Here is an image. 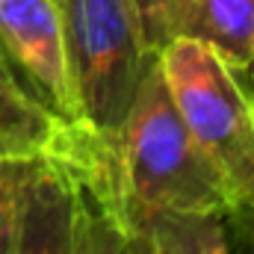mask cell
Instances as JSON below:
<instances>
[{"mask_svg":"<svg viewBox=\"0 0 254 254\" xmlns=\"http://www.w3.org/2000/svg\"><path fill=\"white\" fill-rule=\"evenodd\" d=\"M127 219L151 213H228L237 190L213 157L192 139L151 60L125 125L116 136Z\"/></svg>","mask_w":254,"mask_h":254,"instance_id":"obj_1","label":"cell"},{"mask_svg":"<svg viewBox=\"0 0 254 254\" xmlns=\"http://www.w3.org/2000/svg\"><path fill=\"white\" fill-rule=\"evenodd\" d=\"M71 92L80 119L116 139L157 57L130 0H57Z\"/></svg>","mask_w":254,"mask_h":254,"instance_id":"obj_2","label":"cell"},{"mask_svg":"<svg viewBox=\"0 0 254 254\" xmlns=\"http://www.w3.org/2000/svg\"><path fill=\"white\" fill-rule=\"evenodd\" d=\"M157 63L181 122L243 198L254 172V110L234 71L213 48L187 36L169 39Z\"/></svg>","mask_w":254,"mask_h":254,"instance_id":"obj_3","label":"cell"},{"mask_svg":"<svg viewBox=\"0 0 254 254\" xmlns=\"http://www.w3.org/2000/svg\"><path fill=\"white\" fill-rule=\"evenodd\" d=\"M113 142L86 122L63 119L0 48V154L71 169L95 160Z\"/></svg>","mask_w":254,"mask_h":254,"instance_id":"obj_4","label":"cell"},{"mask_svg":"<svg viewBox=\"0 0 254 254\" xmlns=\"http://www.w3.org/2000/svg\"><path fill=\"white\" fill-rule=\"evenodd\" d=\"M0 48L63 119L83 122L68 80L57 0H0Z\"/></svg>","mask_w":254,"mask_h":254,"instance_id":"obj_5","label":"cell"},{"mask_svg":"<svg viewBox=\"0 0 254 254\" xmlns=\"http://www.w3.org/2000/svg\"><path fill=\"white\" fill-rule=\"evenodd\" d=\"M65 175L74 190L71 254H133L122 198L119 148L92 166L65 169Z\"/></svg>","mask_w":254,"mask_h":254,"instance_id":"obj_6","label":"cell"},{"mask_svg":"<svg viewBox=\"0 0 254 254\" xmlns=\"http://www.w3.org/2000/svg\"><path fill=\"white\" fill-rule=\"evenodd\" d=\"M74 190L60 166H39L27 184L12 254H71Z\"/></svg>","mask_w":254,"mask_h":254,"instance_id":"obj_7","label":"cell"},{"mask_svg":"<svg viewBox=\"0 0 254 254\" xmlns=\"http://www.w3.org/2000/svg\"><path fill=\"white\" fill-rule=\"evenodd\" d=\"M175 36L204 42L237 68L254 48V0H172L169 39Z\"/></svg>","mask_w":254,"mask_h":254,"instance_id":"obj_8","label":"cell"},{"mask_svg":"<svg viewBox=\"0 0 254 254\" xmlns=\"http://www.w3.org/2000/svg\"><path fill=\"white\" fill-rule=\"evenodd\" d=\"M133 254H231L225 213H151L127 219Z\"/></svg>","mask_w":254,"mask_h":254,"instance_id":"obj_9","label":"cell"},{"mask_svg":"<svg viewBox=\"0 0 254 254\" xmlns=\"http://www.w3.org/2000/svg\"><path fill=\"white\" fill-rule=\"evenodd\" d=\"M39 166L45 163L0 154V254L15 252L24 192H27V184L33 181V175L39 172Z\"/></svg>","mask_w":254,"mask_h":254,"instance_id":"obj_10","label":"cell"},{"mask_svg":"<svg viewBox=\"0 0 254 254\" xmlns=\"http://www.w3.org/2000/svg\"><path fill=\"white\" fill-rule=\"evenodd\" d=\"M139 24H142V36L148 42V48L157 54L166 42H169V3L172 0H130Z\"/></svg>","mask_w":254,"mask_h":254,"instance_id":"obj_11","label":"cell"},{"mask_svg":"<svg viewBox=\"0 0 254 254\" xmlns=\"http://www.w3.org/2000/svg\"><path fill=\"white\" fill-rule=\"evenodd\" d=\"M225 234L231 254H254V213L246 207H234L225 213Z\"/></svg>","mask_w":254,"mask_h":254,"instance_id":"obj_12","label":"cell"},{"mask_svg":"<svg viewBox=\"0 0 254 254\" xmlns=\"http://www.w3.org/2000/svg\"><path fill=\"white\" fill-rule=\"evenodd\" d=\"M231 71H234L237 83L243 86V92H246V98H249V104H252V110H254V48H252V54H249V60L243 65H237V68H231Z\"/></svg>","mask_w":254,"mask_h":254,"instance_id":"obj_13","label":"cell"},{"mask_svg":"<svg viewBox=\"0 0 254 254\" xmlns=\"http://www.w3.org/2000/svg\"><path fill=\"white\" fill-rule=\"evenodd\" d=\"M240 207H246V210H252L254 213V172H252V178H249V184H246L243 198H240Z\"/></svg>","mask_w":254,"mask_h":254,"instance_id":"obj_14","label":"cell"}]
</instances>
